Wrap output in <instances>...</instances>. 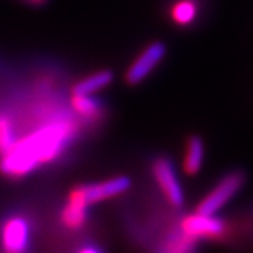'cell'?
<instances>
[{
    "instance_id": "1",
    "label": "cell",
    "mask_w": 253,
    "mask_h": 253,
    "mask_svg": "<svg viewBox=\"0 0 253 253\" xmlns=\"http://www.w3.org/2000/svg\"><path fill=\"white\" fill-rule=\"evenodd\" d=\"M244 182H246V175L243 171H232L226 174L220 182L209 191V194L203 200L198 203L197 212L215 215L240 192Z\"/></svg>"
},
{
    "instance_id": "2",
    "label": "cell",
    "mask_w": 253,
    "mask_h": 253,
    "mask_svg": "<svg viewBox=\"0 0 253 253\" xmlns=\"http://www.w3.org/2000/svg\"><path fill=\"white\" fill-rule=\"evenodd\" d=\"M31 226L22 215H11L0 223V249L8 253H20L29 249Z\"/></svg>"
},
{
    "instance_id": "3",
    "label": "cell",
    "mask_w": 253,
    "mask_h": 253,
    "mask_svg": "<svg viewBox=\"0 0 253 253\" xmlns=\"http://www.w3.org/2000/svg\"><path fill=\"white\" fill-rule=\"evenodd\" d=\"M151 171H153V177L156 180L159 189L165 195L169 205H172L174 208L183 206L185 195H183L182 185H180L177 178L172 162L168 157H157L153 162Z\"/></svg>"
},
{
    "instance_id": "4",
    "label": "cell",
    "mask_w": 253,
    "mask_h": 253,
    "mask_svg": "<svg viewBox=\"0 0 253 253\" xmlns=\"http://www.w3.org/2000/svg\"><path fill=\"white\" fill-rule=\"evenodd\" d=\"M167 55V46L162 42H153L143 49L136 60L125 72V83L128 85H137L145 80L151 72L162 63Z\"/></svg>"
},
{
    "instance_id": "5",
    "label": "cell",
    "mask_w": 253,
    "mask_h": 253,
    "mask_svg": "<svg viewBox=\"0 0 253 253\" xmlns=\"http://www.w3.org/2000/svg\"><path fill=\"white\" fill-rule=\"evenodd\" d=\"M83 195L88 206H93L101 202L112 200L122 194H125L131 188V180L125 175H118L107 180H101V182L95 183H84L80 185Z\"/></svg>"
},
{
    "instance_id": "6",
    "label": "cell",
    "mask_w": 253,
    "mask_h": 253,
    "mask_svg": "<svg viewBox=\"0 0 253 253\" xmlns=\"http://www.w3.org/2000/svg\"><path fill=\"white\" fill-rule=\"evenodd\" d=\"M180 230L195 241L202 238H215L224 232V223L223 220L216 218L215 215L195 211V213H191L182 220Z\"/></svg>"
},
{
    "instance_id": "7",
    "label": "cell",
    "mask_w": 253,
    "mask_h": 253,
    "mask_svg": "<svg viewBox=\"0 0 253 253\" xmlns=\"http://www.w3.org/2000/svg\"><path fill=\"white\" fill-rule=\"evenodd\" d=\"M88 205L83 195L80 185L74 186L66 198V203L60 212V221L69 230H78L87 223L88 216Z\"/></svg>"
},
{
    "instance_id": "8",
    "label": "cell",
    "mask_w": 253,
    "mask_h": 253,
    "mask_svg": "<svg viewBox=\"0 0 253 253\" xmlns=\"http://www.w3.org/2000/svg\"><path fill=\"white\" fill-rule=\"evenodd\" d=\"M69 107L72 113L85 124H96L104 118V107L93 95L70 93Z\"/></svg>"
},
{
    "instance_id": "9",
    "label": "cell",
    "mask_w": 253,
    "mask_h": 253,
    "mask_svg": "<svg viewBox=\"0 0 253 253\" xmlns=\"http://www.w3.org/2000/svg\"><path fill=\"white\" fill-rule=\"evenodd\" d=\"M113 81V74L108 69L98 70L95 74H90L80 80L77 84L72 85L70 93H77V95H95L101 92L102 88L107 85H110Z\"/></svg>"
},
{
    "instance_id": "10",
    "label": "cell",
    "mask_w": 253,
    "mask_h": 253,
    "mask_svg": "<svg viewBox=\"0 0 253 253\" xmlns=\"http://www.w3.org/2000/svg\"><path fill=\"white\" fill-rule=\"evenodd\" d=\"M205 159V145L202 137L191 136L186 142V151L183 159V169L188 175H195L200 172Z\"/></svg>"
},
{
    "instance_id": "11",
    "label": "cell",
    "mask_w": 253,
    "mask_h": 253,
    "mask_svg": "<svg viewBox=\"0 0 253 253\" xmlns=\"http://www.w3.org/2000/svg\"><path fill=\"white\" fill-rule=\"evenodd\" d=\"M197 12L194 0H178L171 8V19L178 26H188L197 19Z\"/></svg>"
},
{
    "instance_id": "12",
    "label": "cell",
    "mask_w": 253,
    "mask_h": 253,
    "mask_svg": "<svg viewBox=\"0 0 253 253\" xmlns=\"http://www.w3.org/2000/svg\"><path fill=\"white\" fill-rule=\"evenodd\" d=\"M17 140L15 122L6 115L0 112V156L11 150Z\"/></svg>"
},
{
    "instance_id": "13",
    "label": "cell",
    "mask_w": 253,
    "mask_h": 253,
    "mask_svg": "<svg viewBox=\"0 0 253 253\" xmlns=\"http://www.w3.org/2000/svg\"><path fill=\"white\" fill-rule=\"evenodd\" d=\"M28 3H31V5H35V6H39V5H43L46 0H26Z\"/></svg>"
}]
</instances>
